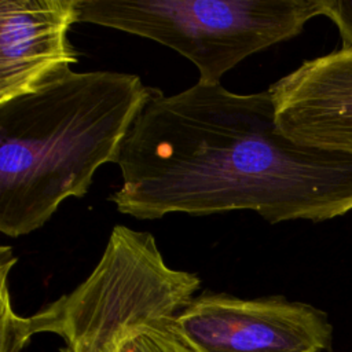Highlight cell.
I'll use <instances>...</instances> for the list:
<instances>
[{
  "label": "cell",
  "instance_id": "6da1fadb",
  "mask_svg": "<svg viewBox=\"0 0 352 352\" xmlns=\"http://www.w3.org/2000/svg\"><path fill=\"white\" fill-rule=\"evenodd\" d=\"M117 210L143 220L254 210L271 224L352 212V155L300 146L276 126L270 91L197 82L150 98L122 142Z\"/></svg>",
  "mask_w": 352,
  "mask_h": 352
},
{
  "label": "cell",
  "instance_id": "7a4b0ae2",
  "mask_svg": "<svg viewBox=\"0 0 352 352\" xmlns=\"http://www.w3.org/2000/svg\"><path fill=\"white\" fill-rule=\"evenodd\" d=\"M150 91L136 74L69 67L0 103V231L30 234L62 201L82 198L96 169L117 164Z\"/></svg>",
  "mask_w": 352,
  "mask_h": 352
},
{
  "label": "cell",
  "instance_id": "3957f363",
  "mask_svg": "<svg viewBox=\"0 0 352 352\" xmlns=\"http://www.w3.org/2000/svg\"><path fill=\"white\" fill-rule=\"evenodd\" d=\"M201 279L170 268L147 231L116 226L88 278L30 318H22L26 341L55 333L60 352H113L143 324L177 316L195 297Z\"/></svg>",
  "mask_w": 352,
  "mask_h": 352
},
{
  "label": "cell",
  "instance_id": "277c9868",
  "mask_svg": "<svg viewBox=\"0 0 352 352\" xmlns=\"http://www.w3.org/2000/svg\"><path fill=\"white\" fill-rule=\"evenodd\" d=\"M327 0H78L80 22L150 38L220 84L245 58L298 36Z\"/></svg>",
  "mask_w": 352,
  "mask_h": 352
},
{
  "label": "cell",
  "instance_id": "5b68a950",
  "mask_svg": "<svg viewBox=\"0 0 352 352\" xmlns=\"http://www.w3.org/2000/svg\"><path fill=\"white\" fill-rule=\"evenodd\" d=\"M176 323L198 352H324L331 340L323 311L283 296L239 298L205 290Z\"/></svg>",
  "mask_w": 352,
  "mask_h": 352
},
{
  "label": "cell",
  "instance_id": "8992f818",
  "mask_svg": "<svg viewBox=\"0 0 352 352\" xmlns=\"http://www.w3.org/2000/svg\"><path fill=\"white\" fill-rule=\"evenodd\" d=\"M268 91L282 135L300 146L352 155V48L304 60Z\"/></svg>",
  "mask_w": 352,
  "mask_h": 352
},
{
  "label": "cell",
  "instance_id": "52a82bcc",
  "mask_svg": "<svg viewBox=\"0 0 352 352\" xmlns=\"http://www.w3.org/2000/svg\"><path fill=\"white\" fill-rule=\"evenodd\" d=\"M76 22L78 0H0V103L78 62L67 38Z\"/></svg>",
  "mask_w": 352,
  "mask_h": 352
},
{
  "label": "cell",
  "instance_id": "ba28073f",
  "mask_svg": "<svg viewBox=\"0 0 352 352\" xmlns=\"http://www.w3.org/2000/svg\"><path fill=\"white\" fill-rule=\"evenodd\" d=\"M113 352H198L176 323V316L143 324L120 341Z\"/></svg>",
  "mask_w": 352,
  "mask_h": 352
},
{
  "label": "cell",
  "instance_id": "9c48e42d",
  "mask_svg": "<svg viewBox=\"0 0 352 352\" xmlns=\"http://www.w3.org/2000/svg\"><path fill=\"white\" fill-rule=\"evenodd\" d=\"M324 16L337 26L342 47L352 48V0H327Z\"/></svg>",
  "mask_w": 352,
  "mask_h": 352
}]
</instances>
